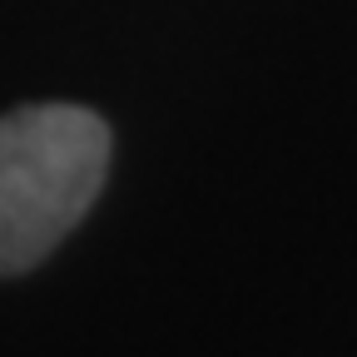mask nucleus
Wrapping results in <instances>:
<instances>
[{
  "label": "nucleus",
  "mask_w": 357,
  "mask_h": 357,
  "mask_svg": "<svg viewBox=\"0 0 357 357\" xmlns=\"http://www.w3.org/2000/svg\"><path fill=\"white\" fill-rule=\"evenodd\" d=\"M109 169V129L75 105L0 114V278L50 258L89 213Z\"/></svg>",
  "instance_id": "obj_1"
}]
</instances>
